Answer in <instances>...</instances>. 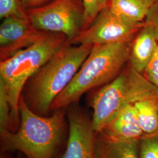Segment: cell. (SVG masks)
I'll return each mask as SVG.
<instances>
[{"mask_svg":"<svg viewBox=\"0 0 158 158\" xmlns=\"http://www.w3.org/2000/svg\"><path fill=\"white\" fill-rule=\"evenodd\" d=\"M19 112L18 129L0 133L1 152L17 151L26 158H53L66 135V108L41 116L28 107L21 95Z\"/></svg>","mask_w":158,"mask_h":158,"instance_id":"cell-1","label":"cell"},{"mask_svg":"<svg viewBox=\"0 0 158 158\" xmlns=\"http://www.w3.org/2000/svg\"><path fill=\"white\" fill-rule=\"evenodd\" d=\"M93 45L68 42L31 77L22 96L35 113L48 116L55 100L69 83L90 53Z\"/></svg>","mask_w":158,"mask_h":158,"instance_id":"cell-2","label":"cell"},{"mask_svg":"<svg viewBox=\"0 0 158 158\" xmlns=\"http://www.w3.org/2000/svg\"><path fill=\"white\" fill-rule=\"evenodd\" d=\"M131 42L94 45L66 88L57 97L51 113L79 103L85 93L115 79L128 63Z\"/></svg>","mask_w":158,"mask_h":158,"instance_id":"cell-3","label":"cell"},{"mask_svg":"<svg viewBox=\"0 0 158 158\" xmlns=\"http://www.w3.org/2000/svg\"><path fill=\"white\" fill-rule=\"evenodd\" d=\"M91 91L89 104L96 134L128 106L146 100L158 102V88L129 63L111 81Z\"/></svg>","mask_w":158,"mask_h":158,"instance_id":"cell-4","label":"cell"},{"mask_svg":"<svg viewBox=\"0 0 158 158\" xmlns=\"http://www.w3.org/2000/svg\"><path fill=\"white\" fill-rule=\"evenodd\" d=\"M68 40L63 34L46 32L32 45L0 62V81L4 85L8 96L14 131L19 125V103L27 83Z\"/></svg>","mask_w":158,"mask_h":158,"instance_id":"cell-5","label":"cell"},{"mask_svg":"<svg viewBox=\"0 0 158 158\" xmlns=\"http://www.w3.org/2000/svg\"><path fill=\"white\" fill-rule=\"evenodd\" d=\"M27 12L36 28L63 34L69 40L82 31L85 10L81 0H53L45 6L27 10Z\"/></svg>","mask_w":158,"mask_h":158,"instance_id":"cell-6","label":"cell"},{"mask_svg":"<svg viewBox=\"0 0 158 158\" xmlns=\"http://www.w3.org/2000/svg\"><path fill=\"white\" fill-rule=\"evenodd\" d=\"M144 25L145 22L133 23L119 17L108 6L99 13L89 28L69 41L73 45L130 43Z\"/></svg>","mask_w":158,"mask_h":158,"instance_id":"cell-7","label":"cell"},{"mask_svg":"<svg viewBox=\"0 0 158 158\" xmlns=\"http://www.w3.org/2000/svg\"><path fill=\"white\" fill-rule=\"evenodd\" d=\"M69 126L68 140L62 158H97L96 134L91 118L74 103L66 108Z\"/></svg>","mask_w":158,"mask_h":158,"instance_id":"cell-8","label":"cell"},{"mask_svg":"<svg viewBox=\"0 0 158 158\" xmlns=\"http://www.w3.org/2000/svg\"><path fill=\"white\" fill-rule=\"evenodd\" d=\"M47 32L40 31L29 19L9 17L0 27V60L4 61L41 39Z\"/></svg>","mask_w":158,"mask_h":158,"instance_id":"cell-9","label":"cell"},{"mask_svg":"<svg viewBox=\"0 0 158 158\" xmlns=\"http://www.w3.org/2000/svg\"><path fill=\"white\" fill-rule=\"evenodd\" d=\"M109 141L139 140L145 134L137 117L134 105L124 108L97 134Z\"/></svg>","mask_w":158,"mask_h":158,"instance_id":"cell-10","label":"cell"},{"mask_svg":"<svg viewBox=\"0 0 158 158\" xmlns=\"http://www.w3.org/2000/svg\"><path fill=\"white\" fill-rule=\"evenodd\" d=\"M158 47V40L152 28L145 25L131 42L128 63L143 73Z\"/></svg>","mask_w":158,"mask_h":158,"instance_id":"cell-11","label":"cell"},{"mask_svg":"<svg viewBox=\"0 0 158 158\" xmlns=\"http://www.w3.org/2000/svg\"><path fill=\"white\" fill-rule=\"evenodd\" d=\"M97 158H139V140L109 141L96 134Z\"/></svg>","mask_w":158,"mask_h":158,"instance_id":"cell-12","label":"cell"},{"mask_svg":"<svg viewBox=\"0 0 158 158\" xmlns=\"http://www.w3.org/2000/svg\"><path fill=\"white\" fill-rule=\"evenodd\" d=\"M156 1L110 0L109 6L119 17L133 23H143L149 9Z\"/></svg>","mask_w":158,"mask_h":158,"instance_id":"cell-13","label":"cell"},{"mask_svg":"<svg viewBox=\"0 0 158 158\" xmlns=\"http://www.w3.org/2000/svg\"><path fill=\"white\" fill-rule=\"evenodd\" d=\"M158 102L146 100L134 104L139 123L145 134L158 130Z\"/></svg>","mask_w":158,"mask_h":158,"instance_id":"cell-14","label":"cell"},{"mask_svg":"<svg viewBox=\"0 0 158 158\" xmlns=\"http://www.w3.org/2000/svg\"><path fill=\"white\" fill-rule=\"evenodd\" d=\"M14 131L11 106L6 87L0 81V133Z\"/></svg>","mask_w":158,"mask_h":158,"instance_id":"cell-15","label":"cell"},{"mask_svg":"<svg viewBox=\"0 0 158 158\" xmlns=\"http://www.w3.org/2000/svg\"><path fill=\"white\" fill-rule=\"evenodd\" d=\"M84 6V19L82 31L89 28L97 16L110 5V0H81Z\"/></svg>","mask_w":158,"mask_h":158,"instance_id":"cell-16","label":"cell"},{"mask_svg":"<svg viewBox=\"0 0 158 158\" xmlns=\"http://www.w3.org/2000/svg\"><path fill=\"white\" fill-rule=\"evenodd\" d=\"M9 17L29 19L27 10L21 0H0V18L4 19Z\"/></svg>","mask_w":158,"mask_h":158,"instance_id":"cell-17","label":"cell"},{"mask_svg":"<svg viewBox=\"0 0 158 158\" xmlns=\"http://www.w3.org/2000/svg\"><path fill=\"white\" fill-rule=\"evenodd\" d=\"M139 158H158V130L139 139Z\"/></svg>","mask_w":158,"mask_h":158,"instance_id":"cell-18","label":"cell"},{"mask_svg":"<svg viewBox=\"0 0 158 158\" xmlns=\"http://www.w3.org/2000/svg\"><path fill=\"white\" fill-rule=\"evenodd\" d=\"M143 74L158 89V47L152 58L143 71Z\"/></svg>","mask_w":158,"mask_h":158,"instance_id":"cell-19","label":"cell"},{"mask_svg":"<svg viewBox=\"0 0 158 158\" xmlns=\"http://www.w3.org/2000/svg\"><path fill=\"white\" fill-rule=\"evenodd\" d=\"M145 23L149 25L152 28L158 40V0L149 9L147 14Z\"/></svg>","mask_w":158,"mask_h":158,"instance_id":"cell-20","label":"cell"},{"mask_svg":"<svg viewBox=\"0 0 158 158\" xmlns=\"http://www.w3.org/2000/svg\"><path fill=\"white\" fill-rule=\"evenodd\" d=\"M23 6L27 9H33L45 6L53 0H21Z\"/></svg>","mask_w":158,"mask_h":158,"instance_id":"cell-21","label":"cell"},{"mask_svg":"<svg viewBox=\"0 0 158 158\" xmlns=\"http://www.w3.org/2000/svg\"><path fill=\"white\" fill-rule=\"evenodd\" d=\"M8 152H1V156L0 158H14L12 157L10 154L8 153Z\"/></svg>","mask_w":158,"mask_h":158,"instance_id":"cell-22","label":"cell"},{"mask_svg":"<svg viewBox=\"0 0 158 158\" xmlns=\"http://www.w3.org/2000/svg\"></svg>","mask_w":158,"mask_h":158,"instance_id":"cell-23","label":"cell"}]
</instances>
